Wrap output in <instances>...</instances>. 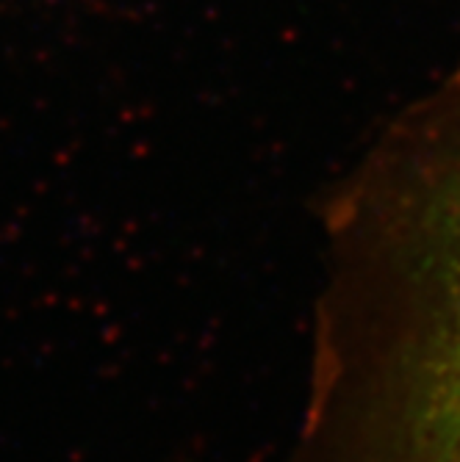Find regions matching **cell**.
I'll return each mask as SVG.
<instances>
[{
  "mask_svg": "<svg viewBox=\"0 0 460 462\" xmlns=\"http://www.w3.org/2000/svg\"><path fill=\"white\" fill-rule=\"evenodd\" d=\"M300 462H460V75L330 197Z\"/></svg>",
  "mask_w": 460,
  "mask_h": 462,
  "instance_id": "6da1fadb",
  "label": "cell"
}]
</instances>
